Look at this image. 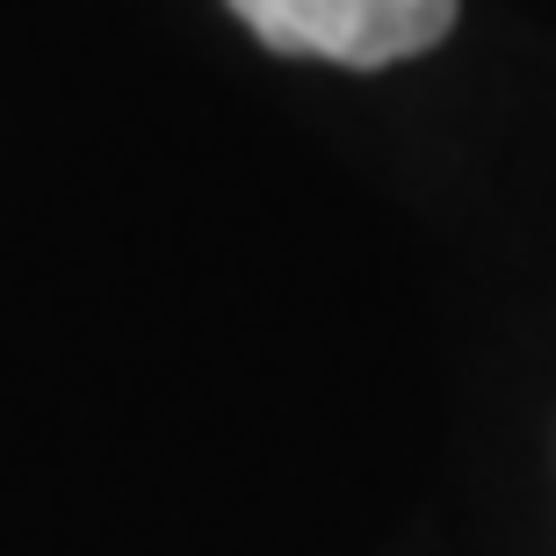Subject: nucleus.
<instances>
[{
  "mask_svg": "<svg viewBox=\"0 0 556 556\" xmlns=\"http://www.w3.org/2000/svg\"><path fill=\"white\" fill-rule=\"evenodd\" d=\"M231 15L282 59L397 65L455 29V0H231Z\"/></svg>",
  "mask_w": 556,
  "mask_h": 556,
  "instance_id": "1",
  "label": "nucleus"
}]
</instances>
